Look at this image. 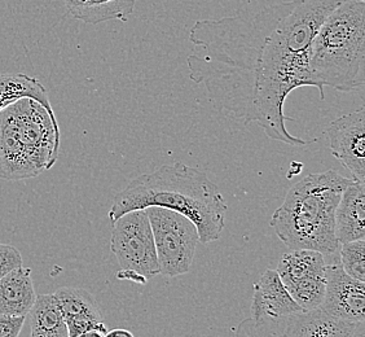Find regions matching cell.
Instances as JSON below:
<instances>
[{"label":"cell","mask_w":365,"mask_h":337,"mask_svg":"<svg viewBox=\"0 0 365 337\" xmlns=\"http://www.w3.org/2000/svg\"><path fill=\"white\" fill-rule=\"evenodd\" d=\"M342 0H290L258 11L197 21L190 31V79L244 125L268 139L302 147L289 133L284 106L292 92L317 87L309 71L314 36Z\"/></svg>","instance_id":"1"},{"label":"cell","mask_w":365,"mask_h":337,"mask_svg":"<svg viewBox=\"0 0 365 337\" xmlns=\"http://www.w3.org/2000/svg\"><path fill=\"white\" fill-rule=\"evenodd\" d=\"M148 206L170 209L190 219L202 244L220 239L225 228L227 204L218 186L202 170L182 162L163 165L130 182L114 196L109 218L113 223L128 211Z\"/></svg>","instance_id":"2"},{"label":"cell","mask_w":365,"mask_h":337,"mask_svg":"<svg viewBox=\"0 0 365 337\" xmlns=\"http://www.w3.org/2000/svg\"><path fill=\"white\" fill-rule=\"evenodd\" d=\"M354 179L336 170L309 174L287 192L269 225L289 249H309L333 256L339 249L336 211L344 191Z\"/></svg>","instance_id":"3"},{"label":"cell","mask_w":365,"mask_h":337,"mask_svg":"<svg viewBox=\"0 0 365 337\" xmlns=\"http://www.w3.org/2000/svg\"><path fill=\"white\" fill-rule=\"evenodd\" d=\"M365 1L342 0L319 28L309 54V71L320 98L324 87L339 92L365 84Z\"/></svg>","instance_id":"4"},{"label":"cell","mask_w":365,"mask_h":337,"mask_svg":"<svg viewBox=\"0 0 365 337\" xmlns=\"http://www.w3.org/2000/svg\"><path fill=\"white\" fill-rule=\"evenodd\" d=\"M61 133L53 111L24 98L0 111V179H30L58 159Z\"/></svg>","instance_id":"5"},{"label":"cell","mask_w":365,"mask_h":337,"mask_svg":"<svg viewBox=\"0 0 365 337\" xmlns=\"http://www.w3.org/2000/svg\"><path fill=\"white\" fill-rule=\"evenodd\" d=\"M110 249L120 263V279L147 284L160 274L153 232L144 209L128 211L113 222Z\"/></svg>","instance_id":"6"},{"label":"cell","mask_w":365,"mask_h":337,"mask_svg":"<svg viewBox=\"0 0 365 337\" xmlns=\"http://www.w3.org/2000/svg\"><path fill=\"white\" fill-rule=\"evenodd\" d=\"M144 211L153 232L160 274L169 278L187 274L200 243L195 223L180 213L160 206H148Z\"/></svg>","instance_id":"7"},{"label":"cell","mask_w":365,"mask_h":337,"mask_svg":"<svg viewBox=\"0 0 365 337\" xmlns=\"http://www.w3.org/2000/svg\"><path fill=\"white\" fill-rule=\"evenodd\" d=\"M354 326L320 309L302 310L276 318H247L239 324L235 337H350Z\"/></svg>","instance_id":"8"},{"label":"cell","mask_w":365,"mask_h":337,"mask_svg":"<svg viewBox=\"0 0 365 337\" xmlns=\"http://www.w3.org/2000/svg\"><path fill=\"white\" fill-rule=\"evenodd\" d=\"M325 256L317 251L295 249L282 254L277 274L289 295L303 310L319 309L325 292Z\"/></svg>","instance_id":"9"},{"label":"cell","mask_w":365,"mask_h":337,"mask_svg":"<svg viewBox=\"0 0 365 337\" xmlns=\"http://www.w3.org/2000/svg\"><path fill=\"white\" fill-rule=\"evenodd\" d=\"M319 309L344 322H364V281L346 274L339 262L327 263L325 292Z\"/></svg>","instance_id":"10"},{"label":"cell","mask_w":365,"mask_h":337,"mask_svg":"<svg viewBox=\"0 0 365 337\" xmlns=\"http://www.w3.org/2000/svg\"><path fill=\"white\" fill-rule=\"evenodd\" d=\"M331 154L347 168L354 181L365 182V109L341 116L327 129Z\"/></svg>","instance_id":"11"},{"label":"cell","mask_w":365,"mask_h":337,"mask_svg":"<svg viewBox=\"0 0 365 337\" xmlns=\"http://www.w3.org/2000/svg\"><path fill=\"white\" fill-rule=\"evenodd\" d=\"M63 311L69 337H78L88 331L108 332L98 302L87 289L63 287L55 292Z\"/></svg>","instance_id":"12"},{"label":"cell","mask_w":365,"mask_h":337,"mask_svg":"<svg viewBox=\"0 0 365 337\" xmlns=\"http://www.w3.org/2000/svg\"><path fill=\"white\" fill-rule=\"evenodd\" d=\"M302 308L289 295L276 270L267 268L254 284L250 311L253 319L276 318L302 311Z\"/></svg>","instance_id":"13"},{"label":"cell","mask_w":365,"mask_h":337,"mask_svg":"<svg viewBox=\"0 0 365 337\" xmlns=\"http://www.w3.org/2000/svg\"><path fill=\"white\" fill-rule=\"evenodd\" d=\"M338 243L365 239V184L354 182L344 191L336 211Z\"/></svg>","instance_id":"14"},{"label":"cell","mask_w":365,"mask_h":337,"mask_svg":"<svg viewBox=\"0 0 365 337\" xmlns=\"http://www.w3.org/2000/svg\"><path fill=\"white\" fill-rule=\"evenodd\" d=\"M36 298L29 267H17L0 278V316H26Z\"/></svg>","instance_id":"15"},{"label":"cell","mask_w":365,"mask_h":337,"mask_svg":"<svg viewBox=\"0 0 365 337\" xmlns=\"http://www.w3.org/2000/svg\"><path fill=\"white\" fill-rule=\"evenodd\" d=\"M69 14L86 24L118 20L127 22L134 12L136 0H63Z\"/></svg>","instance_id":"16"},{"label":"cell","mask_w":365,"mask_h":337,"mask_svg":"<svg viewBox=\"0 0 365 337\" xmlns=\"http://www.w3.org/2000/svg\"><path fill=\"white\" fill-rule=\"evenodd\" d=\"M28 316L31 328L30 337H69L55 293L36 296Z\"/></svg>","instance_id":"17"},{"label":"cell","mask_w":365,"mask_h":337,"mask_svg":"<svg viewBox=\"0 0 365 337\" xmlns=\"http://www.w3.org/2000/svg\"><path fill=\"white\" fill-rule=\"evenodd\" d=\"M24 98L33 99L48 111H53L48 92L39 79L24 73L0 74V111Z\"/></svg>","instance_id":"18"},{"label":"cell","mask_w":365,"mask_h":337,"mask_svg":"<svg viewBox=\"0 0 365 337\" xmlns=\"http://www.w3.org/2000/svg\"><path fill=\"white\" fill-rule=\"evenodd\" d=\"M339 265L354 279L365 281V240L339 244Z\"/></svg>","instance_id":"19"},{"label":"cell","mask_w":365,"mask_h":337,"mask_svg":"<svg viewBox=\"0 0 365 337\" xmlns=\"http://www.w3.org/2000/svg\"><path fill=\"white\" fill-rule=\"evenodd\" d=\"M20 266H22L20 251L16 246L0 243V278Z\"/></svg>","instance_id":"20"},{"label":"cell","mask_w":365,"mask_h":337,"mask_svg":"<svg viewBox=\"0 0 365 337\" xmlns=\"http://www.w3.org/2000/svg\"><path fill=\"white\" fill-rule=\"evenodd\" d=\"M26 316H0V337H19Z\"/></svg>","instance_id":"21"},{"label":"cell","mask_w":365,"mask_h":337,"mask_svg":"<svg viewBox=\"0 0 365 337\" xmlns=\"http://www.w3.org/2000/svg\"><path fill=\"white\" fill-rule=\"evenodd\" d=\"M106 337H135L133 332L123 330V328H117V330L109 331L106 332Z\"/></svg>","instance_id":"22"},{"label":"cell","mask_w":365,"mask_h":337,"mask_svg":"<svg viewBox=\"0 0 365 337\" xmlns=\"http://www.w3.org/2000/svg\"><path fill=\"white\" fill-rule=\"evenodd\" d=\"M350 337H365V324L364 322H359L354 326V330Z\"/></svg>","instance_id":"23"},{"label":"cell","mask_w":365,"mask_h":337,"mask_svg":"<svg viewBox=\"0 0 365 337\" xmlns=\"http://www.w3.org/2000/svg\"><path fill=\"white\" fill-rule=\"evenodd\" d=\"M78 337H106V333L100 332V331H88V332H85V333H82Z\"/></svg>","instance_id":"24"}]
</instances>
